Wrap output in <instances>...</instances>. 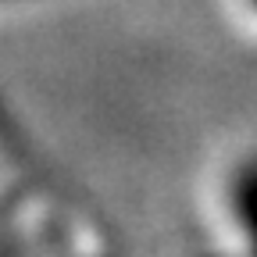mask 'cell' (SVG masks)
<instances>
[{"mask_svg": "<svg viewBox=\"0 0 257 257\" xmlns=\"http://www.w3.org/2000/svg\"><path fill=\"white\" fill-rule=\"evenodd\" d=\"M232 204H236V221H239L246 253L257 257V157L239 168L232 186Z\"/></svg>", "mask_w": 257, "mask_h": 257, "instance_id": "6da1fadb", "label": "cell"}, {"mask_svg": "<svg viewBox=\"0 0 257 257\" xmlns=\"http://www.w3.org/2000/svg\"><path fill=\"white\" fill-rule=\"evenodd\" d=\"M250 8H253V11H257V0H250Z\"/></svg>", "mask_w": 257, "mask_h": 257, "instance_id": "7a4b0ae2", "label": "cell"}]
</instances>
